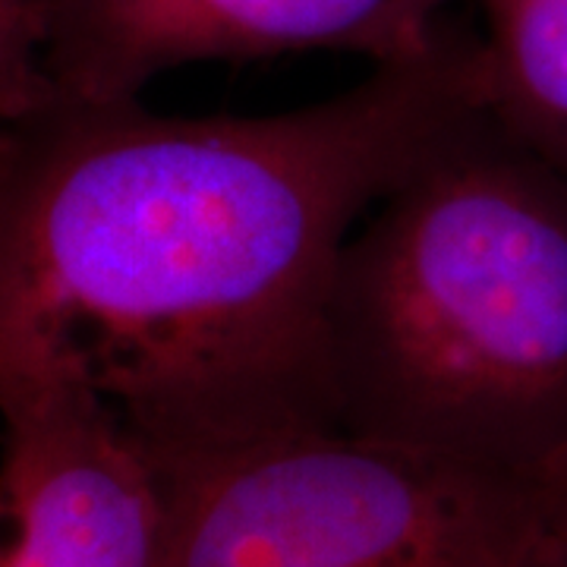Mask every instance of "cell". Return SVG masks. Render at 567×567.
Listing matches in <instances>:
<instances>
[{
  "label": "cell",
  "mask_w": 567,
  "mask_h": 567,
  "mask_svg": "<svg viewBox=\"0 0 567 567\" xmlns=\"http://www.w3.org/2000/svg\"><path fill=\"white\" fill-rule=\"evenodd\" d=\"M488 107L483 35L265 117L51 95L0 123V391L61 372L148 454L338 429L324 303L350 230Z\"/></svg>",
  "instance_id": "obj_1"
},
{
  "label": "cell",
  "mask_w": 567,
  "mask_h": 567,
  "mask_svg": "<svg viewBox=\"0 0 567 567\" xmlns=\"http://www.w3.org/2000/svg\"><path fill=\"white\" fill-rule=\"evenodd\" d=\"M350 435L520 480L567 445V167L480 111L350 230L324 303Z\"/></svg>",
  "instance_id": "obj_2"
},
{
  "label": "cell",
  "mask_w": 567,
  "mask_h": 567,
  "mask_svg": "<svg viewBox=\"0 0 567 567\" xmlns=\"http://www.w3.org/2000/svg\"><path fill=\"white\" fill-rule=\"evenodd\" d=\"M145 451V447H142ZM155 567H517V480L344 429L148 454Z\"/></svg>",
  "instance_id": "obj_3"
},
{
  "label": "cell",
  "mask_w": 567,
  "mask_h": 567,
  "mask_svg": "<svg viewBox=\"0 0 567 567\" xmlns=\"http://www.w3.org/2000/svg\"><path fill=\"white\" fill-rule=\"evenodd\" d=\"M447 0H39L41 61L63 99L126 102L167 70L306 51L375 66L429 51Z\"/></svg>",
  "instance_id": "obj_4"
},
{
  "label": "cell",
  "mask_w": 567,
  "mask_h": 567,
  "mask_svg": "<svg viewBox=\"0 0 567 567\" xmlns=\"http://www.w3.org/2000/svg\"><path fill=\"white\" fill-rule=\"evenodd\" d=\"M0 567H155L162 498L99 391L61 372L0 391Z\"/></svg>",
  "instance_id": "obj_5"
},
{
  "label": "cell",
  "mask_w": 567,
  "mask_h": 567,
  "mask_svg": "<svg viewBox=\"0 0 567 567\" xmlns=\"http://www.w3.org/2000/svg\"><path fill=\"white\" fill-rule=\"evenodd\" d=\"M488 114L567 167V0H483Z\"/></svg>",
  "instance_id": "obj_6"
},
{
  "label": "cell",
  "mask_w": 567,
  "mask_h": 567,
  "mask_svg": "<svg viewBox=\"0 0 567 567\" xmlns=\"http://www.w3.org/2000/svg\"><path fill=\"white\" fill-rule=\"evenodd\" d=\"M54 95L41 61L39 0H0V123H17Z\"/></svg>",
  "instance_id": "obj_7"
},
{
  "label": "cell",
  "mask_w": 567,
  "mask_h": 567,
  "mask_svg": "<svg viewBox=\"0 0 567 567\" xmlns=\"http://www.w3.org/2000/svg\"><path fill=\"white\" fill-rule=\"evenodd\" d=\"M524 536L517 567H567V445L517 480Z\"/></svg>",
  "instance_id": "obj_8"
}]
</instances>
